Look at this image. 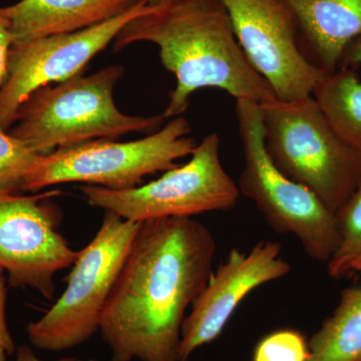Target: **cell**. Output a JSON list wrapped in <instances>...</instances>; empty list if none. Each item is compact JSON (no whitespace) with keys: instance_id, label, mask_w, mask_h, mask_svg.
<instances>
[{"instance_id":"obj_9","label":"cell","mask_w":361,"mask_h":361,"mask_svg":"<svg viewBox=\"0 0 361 361\" xmlns=\"http://www.w3.org/2000/svg\"><path fill=\"white\" fill-rule=\"evenodd\" d=\"M153 7L137 0L123 13L92 27L13 44L9 51L8 75L0 87V129L11 130L21 104L33 92L82 75L87 63L115 42L128 23Z\"/></svg>"},{"instance_id":"obj_18","label":"cell","mask_w":361,"mask_h":361,"mask_svg":"<svg viewBox=\"0 0 361 361\" xmlns=\"http://www.w3.org/2000/svg\"><path fill=\"white\" fill-rule=\"evenodd\" d=\"M39 158L8 130L0 129V197L23 192L26 177Z\"/></svg>"},{"instance_id":"obj_2","label":"cell","mask_w":361,"mask_h":361,"mask_svg":"<svg viewBox=\"0 0 361 361\" xmlns=\"http://www.w3.org/2000/svg\"><path fill=\"white\" fill-rule=\"evenodd\" d=\"M137 42L158 47L161 63L175 75L164 118L183 116L197 90L219 89L235 99L257 104L274 92L242 51L220 0H171L128 23L116 51Z\"/></svg>"},{"instance_id":"obj_23","label":"cell","mask_w":361,"mask_h":361,"mask_svg":"<svg viewBox=\"0 0 361 361\" xmlns=\"http://www.w3.org/2000/svg\"><path fill=\"white\" fill-rule=\"evenodd\" d=\"M13 361H42L35 355L32 348L27 345H21L16 349V360ZM56 361H85L75 357H63Z\"/></svg>"},{"instance_id":"obj_21","label":"cell","mask_w":361,"mask_h":361,"mask_svg":"<svg viewBox=\"0 0 361 361\" xmlns=\"http://www.w3.org/2000/svg\"><path fill=\"white\" fill-rule=\"evenodd\" d=\"M13 44V37L8 23L0 16V87L6 82L8 75V56Z\"/></svg>"},{"instance_id":"obj_10","label":"cell","mask_w":361,"mask_h":361,"mask_svg":"<svg viewBox=\"0 0 361 361\" xmlns=\"http://www.w3.org/2000/svg\"><path fill=\"white\" fill-rule=\"evenodd\" d=\"M59 194L0 197V267L11 287H30L49 300L56 273L73 266L80 253L58 231L61 214L49 198Z\"/></svg>"},{"instance_id":"obj_4","label":"cell","mask_w":361,"mask_h":361,"mask_svg":"<svg viewBox=\"0 0 361 361\" xmlns=\"http://www.w3.org/2000/svg\"><path fill=\"white\" fill-rule=\"evenodd\" d=\"M258 104L271 161L338 212L361 182V154L337 135L312 96Z\"/></svg>"},{"instance_id":"obj_16","label":"cell","mask_w":361,"mask_h":361,"mask_svg":"<svg viewBox=\"0 0 361 361\" xmlns=\"http://www.w3.org/2000/svg\"><path fill=\"white\" fill-rule=\"evenodd\" d=\"M337 135L361 154V80L353 68L327 73L312 92Z\"/></svg>"},{"instance_id":"obj_5","label":"cell","mask_w":361,"mask_h":361,"mask_svg":"<svg viewBox=\"0 0 361 361\" xmlns=\"http://www.w3.org/2000/svg\"><path fill=\"white\" fill-rule=\"evenodd\" d=\"M235 111L244 153L240 194L253 202L275 232L293 235L311 259L329 262L339 240L336 214L271 161L259 104L237 99Z\"/></svg>"},{"instance_id":"obj_13","label":"cell","mask_w":361,"mask_h":361,"mask_svg":"<svg viewBox=\"0 0 361 361\" xmlns=\"http://www.w3.org/2000/svg\"><path fill=\"white\" fill-rule=\"evenodd\" d=\"M137 0H20L0 6L13 44L85 30L115 18Z\"/></svg>"},{"instance_id":"obj_11","label":"cell","mask_w":361,"mask_h":361,"mask_svg":"<svg viewBox=\"0 0 361 361\" xmlns=\"http://www.w3.org/2000/svg\"><path fill=\"white\" fill-rule=\"evenodd\" d=\"M251 66L280 101L312 96L327 73L314 65L297 42V25L282 0H220Z\"/></svg>"},{"instance_id":"obj_14","label":"cell","mask_w":361,"mask_h":361,"mask_svg":"<svg viewBox=\"0 0 361 361\" xmlns=\"http://www.w3.org/2000/svg\"><path fill=\"white\" fill-rule=\"evenodd\" d=\"M300 28L313 63L338 70L346 47L361 35V0H282Z\"/></svg>"},{"instance_id":"obj_22","label":"cell","mask_w":361,"mask_h":361,"mask_svg":"<svg viewBox=\"0 0 361 361\" xmlns=\"http://www.w3.org/2000/svg\"><path fill=\"white\" fill-rule=\"evenodd\" d=\"M355 66H361V35L346 47L338 68H353Z\"/></svg>"},{"instance_id":"obj_15","label":"cell","mask_w":361,"mask_h":361,"mask_svg":"<svg viewBox=\"0 0 361 361\" xmlns=\"http://www.w3.org/2000/svg\"><path fill=\"white\" fill-rule=\"evenodd\" d=\"M308 361H357L361 357V283L341 292L338 305L308 341Z\"/></svg>"},{"instance_id":"obj_25","label":"cell","mask_w":361,"mask_h":361,"mask_svg":"<svg viewBox=\"0 0 361 361\" xmlns=\"http://www.w3.org/2000/svg\"><path fill=\"white\" fill-rule=\"evenodd\" d=\"M357 361H361V357L360 358V360H358Z\"/></svg>"},{"instance_id":"obj_20","label":"cell","mask_w":361,"mask_h":361,"mask_svg":"<svg viewBox=\"0 0 361 361\" xmlns=\"http://www.w3.org/2000/svg\"><path fill=\"white\" fill-rule=\"evenodd\" d=\"M6 281L4 269L0 267V361H7L16 353V343L6 322Z\"/></svg>"},{"instance_id":"obj_24","label":"cell","mask_w":361,"mask_h":361,"mask_svg":"<svg viewBox=\"0 0 361 361\" xmlns=\"http://www.w3.org/2000/svg\"><path fill=\"white\" fill-rule=\"evenodd\" d=\"M141 1L146 2L148 6H159L168 4V2H170L171 0H141Z\"/></svg>"},{"instance_id":"obj_7","label":"cell","mask_w":361,"mask_h":361,"mask_svg":"<svg viewBox=\"0 0 361 361\" xmlns=\"http://www.w3.org/2000/svg\"><path fill=\"white\" fill-rule=\"evenodd\" d=\"M142 222L106 211L94 239L80 251L68 286L56 303L28 324L30 343L42 350H68L99 331L104 305Z\"/></svg>"},{"instance_id":"obj_1","label":"cell","mask_w":361,"mask_h":361,"mask_svg":"<svg viewBox=\"0 0 361 361\" xmlns=\"http://www.w3.org/2000/svg\"><path fill=\"white\" fill-rule=\"evenodd\" d=\"M216 250L211 230L193 218L141 223L102 314L111 361H179L180 327Z\"/></svg>"},{"instance_id":"obj_8","label":"cell","mask_w":361,"mask_h":361,"mask_svg":"<svg viewBox=\"0 0 361 361\" xmlns=\"http://www.w3.org/2000/svg\"><path fill=\"white\" fill-rule=\"evenodd\" d=\"M80 190L90 206L134 222L232 210L241 195L223 167L216 133L197 144L186 164L148 184L125 191L94 185H82Z\"/></svg>"},{"instance_id":"obj_19","label":"cell","mask_w":361,"mask_h":361,"mask_svg":"<svg viewBox=\"0 0 361 361\" xmlns=\"http://www.w3.org/2000/svg\"><path fill=\"white\" fill-rule=\"evenodd\" d=\"M310 350L302 334L293 329L272 332L260 341L253 361H308Z\"/></svg>"},{"instance_id":"obj_17","label":"cell","mask_w":361,"mask_h":361,"mask_svg":"<svg viewBox=\"0 0 361 361\" xmlns=\"http://www.w3.org/2000/svg\"><path fill=\"white\" fill-rule=\"evenodd\" d=\"M336 218L339 240L327 273L336 280L361 275V182Z\"/></svg>"},{"instance_id":"obj_3","label":"cell","mask_w":361,"mask_h":361,"mask_svg":"<svg viewBox=\"0 0 361 361\" xmlns=\"http://www.w3.org/2000/svg\"><path fill=\"white\" fill-rule=\"evenodd\" d=\"M123 71L122 66H109L87 77L40 87L21 104L9 134L45 156L94 140L158 129L163 115L130 116L116 108L114 90Z\"/></svg>"},{"instance_id":"obj_12","label":"cell","mask_w":361,"mask_h":361,"mask_svg":"<svg viewBox=\"0 0 361 361\" xmlns=\"http://www.w3.org/2000/svg\"><path fill=\"white\" fill-rule=\"evenodd\" d=\"M277 242L261 241L248 252L232 249L195 298L180 327L179 361L217 339L252 291L289 274L291 266Z\"/></svg>"},{"instance_id":"obj_6","label":"cell","mask_w":361,"mask_h":361,"mask_svg":"<svg viewBox=\"0 0 361 361\" xmlns=\"http://www.w3.org/2000/svg\"><path fill=\"white\" fill-rule=\"evenodd\" d=\"M183 116L137 141L94 140L40 156L26 177L23 192L80 182L116 191L141 186L146 176L177 167L176 161L193 153L197 142Z\"/></svg>"}]
</instances>
